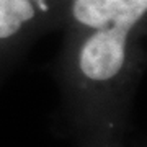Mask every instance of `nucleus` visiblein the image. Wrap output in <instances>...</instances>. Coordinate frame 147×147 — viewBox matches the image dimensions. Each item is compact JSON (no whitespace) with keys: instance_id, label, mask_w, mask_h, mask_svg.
<instances>
[{"instance_id":"obj_1","label":"nucleus","mask_w":147,"mask_h":147,"mask_svg":"<svg viewBox=\"0 0 147 147\" xmlns=\"http://www.w3.org/2000/svg\"><path fill=\"white\" fill-rule=\"evenodd\" d=\"M146 10L147 0H74L75 20L98 30L80 53V69L88 79L108 80L119 72L127 34Z\"/></svg>"},{"instance_id":"obj_2","label":"nucleus","mask_w":147,"mask_h":147,"mask_svg":"<svg viewBox=\"0 0 147 147\" xmlns=\"http://www.w3.org/2000/svg\"><path fill=\"white\" fill-rule=\"evenodd\" d=\"M34 2L44 0H0V39L13 36L23 23L34 16Z\"/></svg>"}]
</instances>
